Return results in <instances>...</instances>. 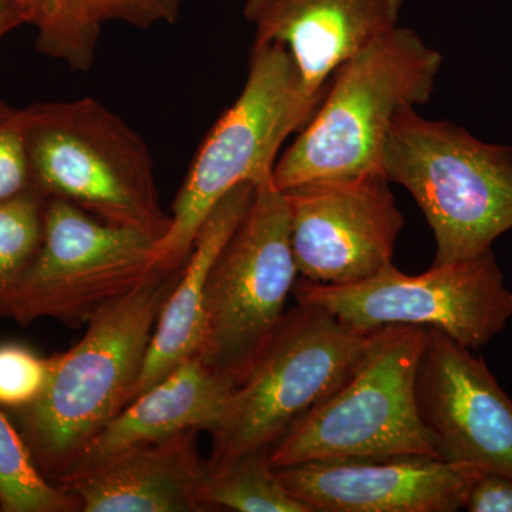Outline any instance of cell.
I'll list each match as a JSON object with an SVG mask.
<instances>
[{"mask_svg":"<svg viewBox=\"0 0 512 512\" xmlns=\"http://www.w3.org/2000/svg\"><path fill=\"white\" fill-rule=\"evenodd\" d=\"M488 473L477 464L399 456L320 460L276 468L313 512H456Z\"/></svg>","mask_w":512,"mask_h":512,"instance_id":"obj_13","label":"cell"},{"mask_svg":"<svg viewBox=\"0 0 512 512\" xmlns=\"http://www.w3.org/2000/svg\"><path fill=\"white\" fill-rule=\"evenodd\" d=\"M255 187L251 208L208 275L197 355L237 384L281 325L299 275L288 200L272 180Z\"/></svg>","mask_w":512,"mask_h":512,"instance_id":"obj_8","label":"cell"},{"mask_svg":"<svg viewBox=\"0 0 512 512\" xmlns=\"http://www.w3.org/2000/svg\"><path fill=\"white\" fill-rule=\"evenodd\" d=\"M237 386L200 356H191L124 407L87 444L73 466L188 430L210 433Z\"/></svg>","mask_w":512,"mask_h":512,"instance_id":"obj_16","label":"cell"},{"mask_svg":"<svg viewBox=\"0 0 512 512\" xmlns=\"http://www.w3.org/2000/svg\"><path fill=\"white\" fill-rule=\"evenodd\" d=\"M416 399L443 460L512 477V399L481 357L427 328Z\"/></svg>","mask_w":512,"mask_h":512,"instance_id":"obj_12","label":"cell"},{"mask_svg":"<svg viewBox=\"0 0 512 512\" xmlns=\"http://www.w3.org/2000/svg\"><path fill=\"white\" fill-rule=\"evenodd\" d=\"M282 192L301 278L355 284L393 264L404 218L383 173L312 181Z\"/></svg>","mask_w":512,"mask_h":512,"instance_id":"obj_11","label":"cell"},{"mask_svg":"<svg viewBox=\"0 0 512 512\" xmlns=\"http://www.w3.org/2000/svg\"><path fill=\"white\" fill-rule=\"evenodd\" d=\"M47 197L36 187L0 202V319L35 262L45 232Z\"/></svg>","mask_w":512,"mask_h":512,"instance_id":"obj_21","label":"cell"},{"mask_svg":"<svg viewBox=\"0 0 512 512\" xmlns=\"http://www.w3.org/2000/svg\"><path fill=\"white\" fill-rule=\"evenodd\" d=\"M427 328L384 326L370 332L355 372L269 448L275 468L320 460L440 457L421 420L416 373Z\"/></svg>","mask_w":512,"mask_h":512,"instance_id":"obj_6","label":"cell"},{"mask_svg":"<svg viewBox=\"0 0 512 512\" xmlns=\"http://www.w3.org/2000/svg\"><path fill=\"white\" fill-rule=\"evenodd\" d=\"M441 66L440 52L402 26L350 56L333 72L311 120L276 161V190L382 173L394 120L403 110L429 103Z\"/></svg>","mask_w":512,"mask_h":512,"instance_id":"obj_2","label":"cell"},{"mask_svg":"<svg viewBox=\"0 0 512 512\" xmlns=\"http://www.w3.org/2000/svg\"><path fill=\"white\" fill-rule=\"evenodd\" d=\"M298 303L319 306L360 333L384 326H421L446 333L468 350L484 348L512 318V292L493 249L406 275L393 264L365 281L325 285L298 279Z\"/></svg>","mask_w":512,"mask_h":512,"instance_id":"obj_9","label":"cell"},{"mask_svg":"<svg viewBox=\"0 0 512 512\" xmlns=\"http://www.w3.org/2000/svg\"><path fill=\"white\" fill-rule=\"evenodd\" d=\"M33 187L23 109L0 100V202Z\"/></svg>","mask_w":512,"mask_h":512,"instance_id":"obj_23","label":"cell"},{"mask_svg":"<svg viewBox=\"0 0 512 512\" xmlns=\"http://www.w3.org/2000/svg\"><path fill=\"white\" fill-rule=\"evenodd\" d=\"M382 173L406 188L433 231V265L474 258L512 229V147L406 109L384 143Z\"/></svg>","mask_w":512,"mask_h":512,"instance_id":"obj_5","label":"cell"},{"mask_svg":"<svg viewBox=\"0 0 512 512\" xmlns=\"http://www.w3.org/2000/svg\"><path fill=\"white\" fill-rule=\"evenodd\" d=\"M23 114L33 187L109 224L167 234L153 157L117 114L92 97L30 104Z\"/></svg>","mask_w":512,"mask_h":512,"instance_id":"obj_3","label":"cell"},{"mask_svg":"<svg viewBox=\"0 0 512 512\" xmlns=\"http://www.w3.org/2000/svg\"><path fill=\"white\" fill-rule=\"evenodd\" d=\"M184 0H86L90 18L101 26L117 20L134 28L148 29L156 23H174Z\"/></svg>","mask_w":512,"mask_h":512,"instance_id":"obj_24","label":"cell"},{"mask_svg":"<svg viewBox=\"0 0 512 512\" xmlns=\"http://www.w3.org/2000/svg\"><path fill=\"white\" fill-rule=\"evenodd\" d=\"M464 510L470 512H512V477L485 473L468 494Z\"/></svg>","mask_w":512,"mask_h":512,"instance_id":"obj_25","label":"cell"},{"mask_svg":"<svg viewBox=\"0 0 512 512\" xmlns=\"http://www.w3.org/2000/svg\"><path fill=\"white\" fill-rule=\"evenodd\" d=\"M26 25L36 29V46L73 72H89L101 26L90 18L86 0H19Z\"/></svg>","mask_w":512,"mask_h":512,"instance_id":"obj_19","label":"cell"},{"mask_svg":"<svg viewBox=\"0 0 512 512\" xmlns=\"http://www.w3.org/2000/svg\"><path fill=\"white\" fill-rule=\"evenodd\" d=\"M55 356L43 357L20 343H0V409L32 406L45 393Z\"/></svg>","mask_w":512,"mask_h":512,"instance_id":"obj_22","label":"cell"},{"mask_svg":"<svg viewBox=\"0 0 512 512\" xmlns=\"http://www.w3.org/2000/svg\"><path fill=\"white\" fill-rule=\"evenodd\" d=\"M404 0H247L255 43L291 53L302 86L322 99L333 72L377 37L399 26Z\"/></svg>","mask_w":512,"mask_h":512,"instance_id":"obj_15","label":"cell"},{"mask_svg":"<svg viewBox=\"0 0 512 512\" xmlns=\"http://www.w3.org/2000/svg\"><path fill=\"white\" fill-rule=\"evenodd\" d=\"M22 25L26 20L19 0H0V39Z\"/></svg>","mask_w":512,"mask_h":512,"instance_id":"obj_26","label":"cell"},{"mask_svg":"<svg viewBox=\"0 0 512 512\" xmlns=\"http://www.w3.org/2000/svg\"><path fill=\"white\" fill-rule=\"evenodd\" d=\"M200 430L137 444L76 464L56 484L80 512H198L208 463L198 451Z\"/></svg>","mask_w":512,"mask_h":512,"instance_id":"obj_14","label":"cell"},{"mask_svg":"<svg viewBox=\"0 0 512 512\" xmlns=\"http://www.w3.org/2000/svg\"><path fill=\"white\" fill-rule=\"evenodd\" d=\"M255 188L254 184L245 183L229 191L202 224L180 281L158 319L131 402L184 360L198 355L204 333L208 275L225 242L251 208Z\"/></svg>","mask_w":512,"mask_h":512,"instance_id":"obj_17","label":"cell"},{"mask_svg":"<svg viewBox=\"0 0 512 512\" xmlns=\"http://www.w3.org/2000/svg\"><path fill=\"white\" fill-rule=\"evenodd\" d=\"M369 338L370 332H356L311 303H298L285 313L210 431L208 466L271 448L352 376Z\"/></svg>","mask_w":512,"mask_h":512,"instance_id":"obj_7","label":"cell"},{"mask_svg":"<svg viewBox=\"0 0 512 512\" xmlns=\"http://www.w3.org/2000/svg\"><path fill=\"white\" fill-rule=\"evenodd\" d=\"M205 510L239 512H313L282 484L269 458V447L255 448L220 466H208L201 485Z\"/></svg>","mask_w":512,"mask_h":512,"instance_id":"obj_18","label":"cell"},{"mask_svg":"<svg viewBox=\"0 0 512 512\" xmlns=\"http://www.w3.org/2000/svg\"><path fill=\"white\" fill-rule=\"evenodd\" d=\"M322 99L306 94L284 46L254 43L244 89L202 141L175 197L170 229L156 245L158 268L184 266L202 224L229 191L272 180L282 144Z\"/></svg>","mask_w":512,"mask_h":512,"instance_id":"obj_4","label":"cell"},{"mask_svg":"<svg viewBox=\"0 0 512 512\" xmlns=\"http://www.w3.org/2000/svg\"><path fill=\"white\" fill-rule=\"evenodd\" d=\"M183 268L154 269L97 313L82 340L55 355L42 397L12 413L47 480L56 484L87 444L130 404L158 319Z\"/></svg>","mask_w":512,"mask_h":512,"instance_id":"obj_1","label":"cell"},{"mask_svg":"<svg viewBox=\"0 0 512 512\" xmlns=\"http://www.w3.org/2000/svg\"><path fill=\"white\" fill-rule=\"evenodd\" d=\"M0 511L76 512L80 505L73 495L47 480L22 433L0 409Z\"/></svg>","mask_w":512,"mask_h":512,"instance_id":"obj_20","label":"cell"},{"mask_svg":"<svg viewBox=\"0 0 512 512\" xmlns=\"http://www.w3.org/2000/svg\"><path fill=\"white\" fill-rule=\"evenodd\" d=\"M158 241L47 197L42 247L13 295L8 318L23 326L39 319L72 328L89 323L158 268Z\"/></svg>","mask_w":512,"mask_h":512,"instance_id":"obj_10","label":"cell"}]
</instances>
